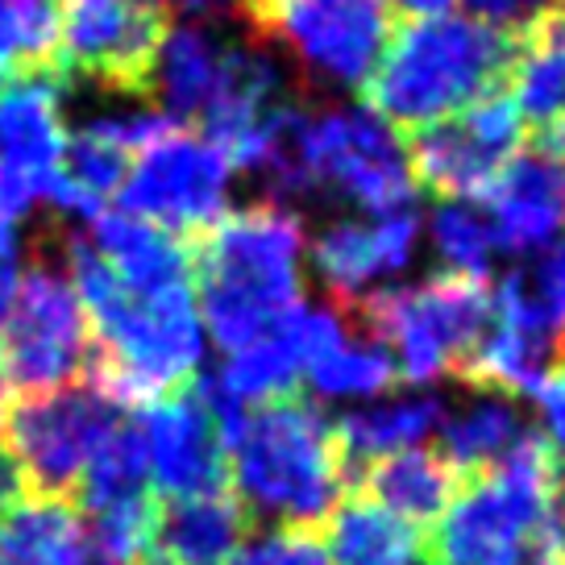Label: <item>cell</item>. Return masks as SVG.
<instances>
[{"mask_svg":"<svg viewBox=\"0 0 565 565\" xmlns=\"http://www.w3.org/2000/svg\"><path fill=\"white\" fill-rule=\"evenodd\" d=\"M167 125L175 121L162 113H117V117L88 121L75 138H67V154L51 188V200L84 221L105 216L108 200L121 192L134 154Z\"/></svg>","mask_w":565,"mask_h":565,"instance_id":"cell-16","label":"cell"},{"mask_svg":"<svg viewBox=\"0 0 565 565\" xmlns=\"http://www.w3.org/2000/svg\"><path fill=\"white\" fill-rule=\"evenodd\" d=\"M249 524L254 520L230 491L167 499V508L154 512L146 565H225L242 548Z\"/></svg>","mask_w":565,"mask_h":565,"instance_id":"cell-20","label":"cell"},{"mask_svg":"<svg viewBox=\"0 0 565 565\" xmlns=\"http://www.w3.org/2000/svg\"><path fill=\"white\" fill-rule=\"evenodd\" d=\"M458 0H387L391 13H407V18H441Z\"/></svg>","mask_w":565,"mask_h":565,"instance_id":"cell-38","label":"cell"},{"mask_svg":"<svg viewBox=\"0 0 565 565\" xmlns=\"http://www.w3.org/2000/svg\"><path fill=\"white\" fill-rule=\"evenodd\" d=\"M303 374L320 399H371V395L391 391L399 379L391 350L371 333H362V324L341 345L320 353L317 362H308Z\"/></svg>","mask_w":565,"mask_h":565,"instance_id":"cell-29","label":"cell"},{"mask_svg":"<svg viewBox=\"0 0 565 565\" xmlns=\"http://www.w3.org/2000/svg\"><path fill=\"white\" fill-rule=\"evenodd\" d=\"M134 424H138L150 487L159 494L195 499V494L225 491L230 449L200 379L179 391H167L159 399H146Z\"/></svg>","mask_w":565,"mask_h":565,"instance_id":"cell-15","label":"cell"},{"mask_svg":"<svg viewBox=\"0 0 565 565\" xmlns=\"http://www.w3.org/2000/svg\"><path fill=\"white\" fill-rule=\"evenodd\" d=\"M478 21H487L494 30L508 34H524L532 21L548 13V9H565V0H470Z\"/></svg>","mask_w":565,"mask_h":565,"instance_id":"cell-33","label":"cell"},{"mask_svg":"<svg viewBox=\"0 0 565 565\" xmlns=\"http://www.w3.org/2000/svg\"><path fill=\"white\" fill-rule=\"evenodd\" d=\"M416 246H420V221L412 212H391L374 225L333 221L312 242V263L333 303H353L371 296V287L383 275L407 270L416 258Z\"/></svg>","mask_w":565,"mask_h":565,"instance_id":"cell-18","label":"cell"},{"mask_svg":"<svg viewBox=\"0 0 565 565\" xmlns=\"http://www.w3.org/2000/svg\"><path fill=\"white\" fill-rule=\"evenodd\" d=\"M96 371L88 317L71 287V275L34 263L18 279L13 303L0 320V374L25 395L67 387Z\"/></svg>","mask_w":565,"mask_h":565,"instance_id":"cell-8","label":"cell"},{"mask_svg":"<svg viewBox=\"0 0 565 565\" xmlns=\"http://www.w3.org/2000/svg\"><path fill=\"white\" fill-rule=\"evenodd\" d=\"M303 221L282 204L225 212L192 242L200 324L225 353L246 350L303 308Z\"/></svg>","mask_w":565,"mask_h":565,"instance_id":"cell-2","label":"cell"},{"mask_svg":"<svg viewBox=\"0 0 565 565\" xmlns=\"http://www.w3.org/2000/svg\"><path fill=\"white\" fill-rule=\"evenodd\" d=\"M524 437V420L512 395H491V391H475L470 404L458 412H445L441 420V458L454 475L466 478L487 475L494 461L512 454V445Z\"/></svg>","mask_w":565,"mask_h":565,"instance_id":"cell-27","label":"cell"},{"mask_svg":"<svg viewBox=\"0 0 565 565\" xmlns=\"http://www.w3.org/2000/svg\"><path fill=\"white\" fill-rule=\"evenodd\" d=\"M515 42L520 34L458 13L404 21L362 88L366 108L407 134L449 121L494 92H508Z\"/></svg>","mask_w":565,"mask_h":565,"instance_id":"cell-3","label":"cell"},{"mask_svg":"<svg viewBox=\"0 0 565 565\" xmlns=\"http://www.w3.org/2000/svg\"><path fill=\"white\" fill-rule=\"evenodd\" d=\"M524 146V121L508 92H494L487 100L441 125H428L407 141V162L416 183L445 200H482L494 175L508 167Z\"/></svg>","mask_w":565,"mask_h":565,"instance_id":"cell-13","label":"cell"},{"mask_svg":"<svg viewBox=\"0 0 565 565\" xmlns=\"http://www.w3.org/2000/svg\"><path fill=\"white\" fill-rule=\"evenodd\" d=\"M557 454L545 437L524 433L512 454L487 475L466 478L454 503L428 536L433 565H515L536 548V529L548 487L557 475Z\"/></svg>","mask_w":565,"mask_h":565,"instance_id":"cell-5","label":"cell"},{"mask_svg":"<svg viewBox=\"0 0 565 565\" xmlns=\"http://www.w3.org/2000/svg\"><path fill=\"white\" fill-rule=\"evenodd\" d=\"M233 167L204 134L167 125L141 146L121 183L125 212L175 233L192 246L225 216Z\"/></svg>","mask_w":565,"mask_h":565,"instance_id":"cell-10","label":"cell"},{"mask_svg":"<svg viewBox=\"0 0 565 565\" xmlns=\"http://www.w3.org/2000/svg\"><path fill=\"white\" fill-rule=\"evenodd\" d=\"M88 246L100 263L134 291H159L175 282H192V246L175 233L141 221L134 212H105L92 221Z\"/></svg>","mask_w":565,"mask_h":565,"instance_id":"cell-22","label":"cell"},{"mask_svg":"<svg viewBox=\"0 0 565 565\" xmlns=\"http://www.w3.org/2000/svg\"><path fill=\"white\" fill-rule=\"evenodd\" d=\"M395 34L387 0H279L258 42L291 54L300 75L320 92L366 88Z\"/></svg>","mask_w":565,"mask_h":565,"instance_id":"cell-9","label":"cell"},{"mask_svg":"<svg viewBox=\"0 0 565 565\" xmlns=\"http://www.w3.org/2000/svg\"><path fill=\"white\" fill-rule=\"evenodd\" d=\"M279 0H237V18L249 25V34L258 38V30H263V21L270 18V9H275Z\"/></svg>","mask_w":565,"mask_h":565,"instance_id":"cell-39","label":"cell"},{"mask_svg":"<svg viewBox=\"0 0 565 565\" xmlns=\"http://www.w3.org/2000/svg\"><path fill=\"white\" fill-rule=\"evenodd\" d=\"M67 275L88 317L96 371L108 387L129 399H159L200 379L204 324L192 282L134 291L125 287L84 233L67 242Z\"/></svg>","mask_w":565,"mask_h":565,"instance_id":"cell-1","label":"cell"},{"mask_svg":"<svg viewBox=\"0 0 565 565\" xmlns=\"http://www.w3.org/2000/svg\"><path fill=\"white\" fill-rule=\"evenodd\" d=\"M0 565H9V562H0Z\"/></svg>","mask_w":565,"mask_h":565,"instance_id":"cell-44","label":"cell"},{"mask_svg":"<svg viewBox=\"0 0 565 565\" xmlns=\"http://www.w3.org/2000/svg\"><path fill=\"white\" fill-rule=\"evenodd\" d=\"M562 249H565V242H562Z\"/></svg>","mask_w":565,"mask_h":565,"instance_id":"cell-45","label":"cell"},{"mask_svg":"<svg viewBox=\"0 0 565 565\" xmlns=\"http://www.w3.org/2000/svg\"><path fill=\"white\" fill-rule=\"evenodd\" d=\"M216 391L233 399L237 407H266L279 404V399H291V391L300 383V358H296V345L291 337L275 329L270 337L254 341L246 350H233L225 371L212 379Z\"/></svg>","mask_w":565,"mask_h":565,"instance_id":"cell-28","label":"cell"},{"mask_svg":"<svg viewBox=\"0 0 565 565\" xmlns=\"http://www.w3.org/2000/svg\"><path fill=\"white\" fill-rule=\"evenodd\" d=\"M345 482H350V491L374 499L379 508L404 515L416 529H428L454 503L461 478L445 466L441 454L404 449V454H391V458H379L362 470H353Z\"/></svg>","mask_w":565,"mask_h":565,"instance_id":"cell-25","label":"cell"},{"mask_svg":"<svg viewBox=\"0 0 565 565\" xmlns=\"http://www.w3.org/2000/svg\"><path fill=\"white\" fill-rule=\"evenodd\" d=\"M515 565H548V562H541V557H529V562H515Z\"/></svg>","mask_w":565,"mask_h":565,"instance_id":"cell-43","label":"cell"},{"mask_svg":"<svg viewBox=\"0 0 565 565\" xmlns=\"http://www.w3.org/2000/svg\"><path fill=\"white\" fill-rule=\"evenodd\" d=\"M18 246L9 242V246H0V320L9 312V303H13V291H18Z\"/></svg>","mask_w":565,"mask_h":565,"instance_id":"cell-37","label":"cell"},{"mask_svg":"<svg viewBox=\"0 0 565 565\" xmlns=\"http://www.w3.org/2000/svg\"><path fill=\"white\" fill-rule=\"evenodd\" d=\"M445 420V404L437 395H395L387 404L350 412L333 424L341 458H345V478L379 458L416 449L424 437H433Z\"/></svg>","mask_w":565,"mask_h":565,"instance_id":"cell-26","label":"cell"},{"mask_svg":"<svg viewBox=\"0 0 565 565\" xmlns=\"http://www.w3.org/2000/svg\"><path fill=\"white\" fill-rule=\"evenodd\" d=\"M362 333L383 341L395 358V371L407 383H437L466 366V358L491 324V291L482 279L441 275L420 287H387L345 303Z\"/></svg>","mask_w":565,"mask_h":565,"instance_id":"cell-6","label":"cell"},{"mask_svg":"<svg viewBox=\"0 0 565 565\" xmlns=\"http://www.w3.org/2000/svg\"><path fill=\"white\" fill-rule=\"evenodd\" d=\"M13 225H18V216H13V209L0 200V246H9V242H13Z\"/></svg>","mask_w":565,"mask_h":565,"instance_id":"cell-40","label":"cell"},{"mask_svg":"<svg viewBox=\"0 0 565 565\" xmlns=\"http://www.w3.org/2000/svg\"><path fill=\"white\" fill-rule=\"evenodd\" d=\"M63 88L67 79L54 67L21 71L0 84V200L13 216L34 200H51L67 154Z\"/></svg>","mask_w":565,"mask_h":565,"instance_id":"cell-14","label":"cell"},{"mask_svg":"<svg viewBox=\"0 0 565 565\" xmlns=\"http://www.w3.org/2000/svg\"><path fill=\"white\" fill-rule=\"evenodd\" d=\"M21 487H25V478H21L18 461L9 458V449H0V515L9 512L21 494H25Z\"/></svg>","mask_w":565,"mask_h":565,"instance_id":"cell-36","label":"cell"},{"mask_svg":"<svg viewBox=\"0 0 565 565\" xmlns=\"http://www.w3.org/2000/svg\"><path fill=\"white\" fill-rule=\"evenodd\" d=\"M167 21L134 0H63L51 67L121 96H141Z\"/></svg>","mask_w":565,"mask_h":565,"instance_id":"cell-12","label":"cell"},{"mask_svg":"<svg viewBox=\"0 0 565 565\" xmlns=\"http://www.w3.org/2000/svg\"><path fill=\"white\" fill-rule=\"evenodd\" d=\"M308 167L320 192L391 216L416 200V175L404 138L366 105H337L308 121Z\"/></svg>","mask_w":565,"mask_h":565,"instance_id":"cell-11","label":"cell"},{"mask_svg":"<svg viewBox=\"0 0 565 565\" xmlns=\"http://www.w3.org/2000/svg\"><path fill=\"white\" fill-rule=\"evenodd\" d=\"M9 416V383H4V374H0V424Z\"/></svg>","mask_w":565,"mask_h":565,"instance_id":"cell-42","label":"cell"},{"mask_svg":"<svg viewBox=\"0 0 565 565\" xmlns=\"http://www.w3.org/2000/svg\"><path fill=\"white\" fill-rule=\"evenodd\" d=\"M230 51L233 42L212 21H179L162 34L141 96L154 100L162 117H171L175 125L204 121L225 84Z\"/></svg>","mask_w":565,"mask_h":565,"instance_id":"cell-19","label":"cell"},{"mask_svg":"<svg viewBox=\"0 0 565 565\" xmlns=\"http://www.w3.org/2000/svg\"><path fill=\"white\" fill-rule=\"evenodd\" d=\"M0 562L9 565H100L88 524L63 494H21L0 515Z\"/></svg>","mask_w":565,"mask_h":565,"instance_id":"cell-24","label":"cell"},{"mask_svg":"<svg viewBox=\"0 0 565 565\" xmlns=\"http://www.w3.org/2000/svg\"><path fill=\"white\" fill-rule=\"evenodd\" d=\"M141 9H150V13H179L183 21H216L225 18V13H237V0H134Z\"/></svg>","mask_w":565,"mask_h":565,"instance_id":"cell-35","label":"cell"},{"mask_svg":"<svg viewBox=\"0 0 565 565\" xmlns=\"http://www.w3.org/2000/svg\"><path fill=\"white\" fill-rule=\"evenodd\" d=\"M63 0H0V42L21 71L54 63Z\"/></svg>","mask_w":565,"mask_h":565,"instance_id":"cell-31","label":"cell"},{"mask_svg":"<svg viewBox=\"0 0 565 565\" xmlns=\"http://www.w3.org/2000/svg\"><path fill=\"white\" fill-rule=\"evenodd\" d=\"M134 412L100 374L75 379L67 387H51L25 395L4 416L9 458L18 461L25 482L38 494L71 499L79 478L88 475L96 454Z\"/></svg>","mask_w":565,"mask_h":565,"instance_id":"cell-7","label":"cell"},{"mask_svg":"<svg viewBox=\"0 0 565 565\" xmlns=\"http://www.w3.org/2000/svg\"><path fill=\"white\" fill-rule=\"evenodd\" d=\"M225 565H333L320 529H266L242 541Z\"/></svg>","mask_w":565,"mask_h":565,"instance_id":"cell-32","label":"cell"},{"mask_svg":"<svg viewBox=\"0 0 565 565\" xmlns=\"http://www.w3.org/2000/svg\"><path fill=\"white\" fill-rule=\"evenodd\" d=\"M433 249L445 263V275H461V279H487L494 258V237L487 216L475 204L461 200H445L433 212Z\"/></svg>","mask_w":565,"mask_h":565,"instance_id":"cell-30","label":"cell"},{"mask_svg":"<svg viewBox=\"0 0 565 565\" xmlns=\"http://www.w3.org/2000/svg\"><path fill=\"white\" fill-rule=\"evenodd\" d=\"M532 399L541 407V420H545V433H548V441H553L548 449L565 458V362L545 374V383L532 391Z\"/></svg>","mask_w":565,"mask_h":565,"instance_id":"cell-34","label":"cell"},{"mask_svg":"<svg viewBox=\"0 0 565 565\" xmlns=\"http://www.w3.org/2000/svg\"><path fill=\"white\" fill-rule=\"evenodd\" d=\"M230 478L249 520L320 529L345 494V458L333 420L296 395L249 407L230 441Z\"/></svg>","mask_w":565,"mask_h":565,"instance_id":"cell-4","label":"cell"},{"mask_svg":"<svg viewBox=\"0 0 565 565\" xmlns=\"http://www.w3.org/2000/svg\"><path fill=\"white\" fill-rule=\"evenodd\" d=\"M320 541L333 565H433L428 532L358 491L341 494Z\"/></svg>","mask_w":565,"mask_h":565,"instance_id":"cell-23","label":"cell"},{"mask_svg":"<svg viewBox=\"0 0 565 565\" xmlns=\"http://www.w3.org/2000/svg\"><path fill=\"white\" fill-rule=\"evenodd\" d=\"M494 249L536 254L565 230V159L541 146L515 150L482 192Z\"/></svg>","mask_w":565,"mask_h":565,"instance_id":"cell-17","label":"cell"},{"mask_svg":"<svg viewBox=\"0 0 565 565\" xmlns=\"http://www.w3.org/2000/svg\"><path fill=\"white\" fill-rule=\"evenodd\" d=\"M13 75H21V67L13 63V54L4 51V42H0V84H4V79H13Z\"/></svg>","mask_w":565,"mask_h":565,"instance_id":"cell-41","label":"cell"},{"mask_svg":"<svg viewBox=\"0 0 565 565\" xmlns=\"http://www.w3.org/2000/svg\"><path fill=\"white\" fill-rule=\"evenodd\" d=\"M508 96L536 134L532 146L565 159V9H548L520 34Z\"/></svg>","mask_w":565,"mask_h":565,"instance_id":"cell-21","label":"cell"}]
</instances>
